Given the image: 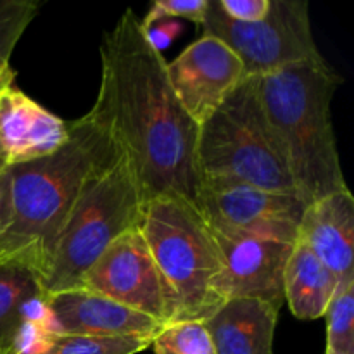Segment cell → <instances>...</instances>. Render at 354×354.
<instances>
[{"label":"cell","mask_w":354,"mask_h":354,"mask_svg":"<svg viewBox=\"0 0 354 354\" xmlns=\"http://www.w3.org/2000/svg\"><path fill=\"white\" fill-rule=\"evenodd\" d=\"M100 64L95 102L106 111L114 138L130 159L144 203L156 197L196 203L199 127L180 106L168 62L131 9H124L116 26L104 33Z\"/></svg>","instance_id":"1"},{"label":"cell","mask_w":354,"mask_h":354,"mask_svg":"<svg viewBox=\"0 0 354 354\" xmlns=\"http://www.w3.org/2000/svg\"><path fill=\"white\" fill-rule=\"evenodd\" d=\"M121 152L106 111L95 102L85 116L69 121L68 140L54 154L9 168L0 263L19 261L40 277L80 194Z\"/></svg>","instance_id":"2"},{"label":"cell","mask_w":354,"mask_h":354,"mask_svg":"<svg viewBox=\"0 0 354 354\" xmlns=\"http://www.w3.org/2000/svg\"><path fill=\"white\" fill-rule=\"evenodd\" d=\"M341 83L325 59L258 78L266 123L304 206L348 190L332 124V99Z\"/></svg>","instance_id":"3"},{"label":"cell","mask_w":354,"mask_h":354,"mask_svg":"<svg viewBox=\"0 0 354 354\" xmlns=\"http://www.w3.org/2000/svg\"><path fill=\"white\" fill-rule=\"evenodd\" d=\"M138 228L168 287L173 322L207 320L227 297L220 249L197 207L182 197H156L144 203Z\"/></svg>","instance_id":"4"},{"label":"cell","mask_w":354,"mask_h":354,"mask_svg":"<svg viewBox=\"0 0 354 354\" xmlns=\"http://www.w3.org/2000/svg\"><path fill=\"white\" fill-rule=\"evenodd\" d=\"M142 207L137 176L130 159L121 152L86 183L62 223L38 277L45 297L78 289L86 270L104 249L124 232L138 227Z\"/></svg>","instance_id":"5"},{"label":"cell","mask_w":354,"mask_h":354,"mask_svg":"<svg viewBox=\"0 0 354 354\" xmlns=\"http://www.w3.org/2000/svg\"><path fill=\"white\" fill-rule=\"evenodd\" d=\"M199 183H245L270 192L297 196L259 100L258 78H245L199 127Z\"/></svg>","instance_id":"6"},{"label":"cell","mask_w":354,"mask_h":354,"mask_svg":"<svg viewBox=\"0 0 354 354\" xmlns=\"http://www.w3.org/2000/svg\"><path fill=\"white\" fill-rule=\"evenodd\" d=\"M204 35L216 37L241 59L245 78H261L280 69L325 59L317 47L308 0H270L263 19L239 23L209 0Z\"/></svg>","instance_id":"7"},{"label":"cell","mask_w":354,"mask_h":354,"mask_svg":"<svg viewBox=\"0 0 354 354\" xmlns=\"http://www.w3.org/2000/svg\"><path fill=\"white\" fill-rule=\"evenodd\" d=\"M194 206L211 230L283 244H296L304 211L297 196L223 180L201 182Z\"/></svg>","instance_id":"8"},{"label":"cell","mask_w":354,"mask_h":354,"mask_svg":"<svg viewBox=\"0 0 354 354\" xmlns=\"http://www.w3.org/2000/svg\"><path fill=\"white\" fill-rule=\"evenodd\" d=\"M78 289L116 301L162 325L171 324L175 317L168 287L138 227L124 232L104 249L86 270Z\"/></svg>","instance_id":"9"},{"label":"cell","mask_w":354,"mask_h":354,"mask_svg":"<svg viewBox=\"0 0 354 354\" xmlns=\"http://www.w3.org/2000/svg\"><path fill=\"white\" fill-rule=\"evenodd\" d=\"M168 78L180 106L201 127L241 86L245 71L220 38L203 35L168 62Z\"/></svg>","instance_id":"10"},{"label":"cell","mask_w":354,"mask_h":354,"mask_svg":"<svg viewBox=\"0 0 354 354\" xmlns=\"http://www.w3.org/2000/svg\"><path fill=\"white\" fill-rule=\"evenodd\" d=\"M213 232L223 263V290L228 299H258L280 310L283 272L294 244Z\"/></svg>","instance_id":"11"},{"label":"cell","mask_w":354,"mask_h":354,"mask_svg":"<svg viewBox=\"0 0 354 354\" xmlns=\"http://www.w3.org/2000/svg\"><path fill=\"white\" fill-rule=\"evenodd\" d=\"M68 135L69 121L45 109L16 82L0 90V168L47 158L64 145Z\"/></svg>","instance_id":"12"},{"label":"cell","mask_w":354,"mask_h":354,"mask_svg":"<svg viewBox=\"0 0 354 354\" xmlns=\"http://www.w3.org/2000/svg\"><path fill=\"white\" fill-rule=\"evenodd\" d=\"M55 327L62 334L86 337H144L165 325L147 315L83 289H71L47 297Z\"/></svg>","instance_id":"13"},{"label":"cell","mask_w":354,"mask_h":354,"mask_svg":"<svg viewBox=\"0 0 354 354\" xmlns=\"http://www.w3.org/2000/svg\"><path fill=\"white\" fill-rule=\"evenodd\" d=\"M297 242L306 245L339 283L354 280V197L330 194L304 206Z\"/></svg>","instance_id":"14"},{"label":"cell","mask_w":354,"mask_h":354,"mask_svg":"<svg viewBox=\"0 0 354 354\" xmlns=\"http://www.w3.org/2000/svg\"><path fill=\"white\" fill-rule=\"evenodd\" d=\"M277 308L258 299H228L204 320L216 354H273Z\"/></svg>","instance_id":"15"},{"label":"cell","mask_w":354,"mask_h":354,"mask_svg":"<svg viewBox=\"0 0 354 354\" xmlns=\"http://www.w3.org/2000/svg\"><path fill=\"white\" fill-rule=\"evenodd\" d=\"M339 287L334 273L296 241L283 272V303L299 320L315 322L325 317Z\"/></svg>","instance_id":"16"},{"label":"cell","mask_w":354,"mask_h":354,"mask_svg":"<svg viewBox=\"0 0 354 354\" xmlns=\"http://www.w3.org/2000/svg\"><path fill=\"white\" fill-rule=\"evenodd\" d=\"M45 306L47 297L30 266L0 263V353H10L24 324Z\"/></svg>","instance_id":"17"},{"label":"cell","mask_w":354,"mask_h":354,"mask_svg":"<svg viewBox=\"0 0 354 354\" xmlns=\"http://www.w3.org/2000/svg\"><path fill=\"white\" fill-rule=\"evenodd\" d=\"M151 342L144 337H86L55 330L16 354H138Z\"/></svg>","instance_id":"18"},{"label":"cell","mask_w":354,"mask_h":354,"mask_svg":"<svg viewBox=\"0 0 354 354\" xmlns=\"http://www.w3.org/2000/svg\"><path fill=\"white\" fill-rule=\"evenodd\" d=\"M325 354H354V280L339 283L327 311Z\"/></svg>","instance_id":"19"},{"label":"cell","mask_w":354,"mask_h":354,"mask_svg":"<svg viewBox=\"0 0 354 354\" xmlns=\"http://www.w3.org/2000/svg\"><path fill=\"white\" fill-rule=\"evenodd\" d=\"M154 354H216L203 322L166 324L151 342Z\"/></svg>","instance_id":"20"},{"label":"cell","mask_w":354,"mask_h":354,"mask_svg":"<svg viewBox=\"0 0 354 354\" xmlns=\"http://www.w3.org/2000/svg\"><path fill=\"white\" fill-rule=\"evenodd\" d=\"M35 0H0V59H9L17 41L38 16Z\"/></svg>","instance_id":"21"},{"label":"cell","mask_w":354,"mask_h":354,"mask_svg":"<svg viewBox=\"0 0 354 354\" xmlns=\"http://www.w3.org/2000/svg\"><path fill=\"white\" fill-rule=\"evenodd\" d=\"M207 6H209V0H156L140 24L142 28H149L159 21L183 17L203 26Z\"/></svg>","instance_id":"22"},{"label":"cell","mask_w":354,"mask_h":354,"mask_svg":"<svg viewBox=\"0 0 354 354\" xmlns=\"http://www.w3.org/2000/svg\"><path fill=\"white\" fill-rule=\"evenodd\" d=\"M221 12L239 23L263 19L270 9V0H216Z\"/></svg>","instance_id":"23"},{"label":"cell","mask_w":354,"mask_h":354,"mask_svg":"<svg viewBox=\"0 0 354 354\" xmlns=\"http://www.w3.org/2000/svg\"><path fill=\"white\" fill-rule=\"evenodd\" d=\"M144 31L152 47L161 52V48H165L180 33V24L173 23V21H159L149 28H144Z\"/></svg>","instance_id":"24"},{"label":"cell","mask_w":354,"mask_h":354,"mask_svg":"<svg viewBox=\"0 0 354 354\" xmlns=\"http://www.w3.org/2000/svg\"><path fill=\"white\" fill-rule=\"evenodd\" d=\"M7 197H9V169H0V232L6 225Z\"/></svg>","instance_id":"25"},{"label":"cell","mask_w":354,"mask_h":354,"mask_svg":"<svg viewBox=\"0 0 354 354\" xmlns=\"http://www.w3.org/2000/svg\"><path fill=\"white\" fill-rule=\"evenodd\" d=\"M14 82H16V71L10 66V61L9 59H0V90Z\"/></svg>","instance_id":"26"},{"label":"cell","mask_w":354,"mask_h":354,"mask_svg":"<svg viewBox=\"0 0 354 354\" xmlns=\"http://www.w3.org/2000/svg\"><path fill=\"white\" fill-rule=\"evenodd\" d=\"M0 354H3V353H0Z\"/></svg>","instance_id":"27"},{"label":"cell","mask_w":354,"mask_h":354,"mask_svg":"<svg viewBox=\"0 0 354 354\" xmlns=\"http://www.w3.org/2000/svg\"><path fill=\"white\" fill-rule=\"evenodd\" d=\"M0 169H3V168H0Z\"/></svg>","instance_id":"28"}]
</instances>
